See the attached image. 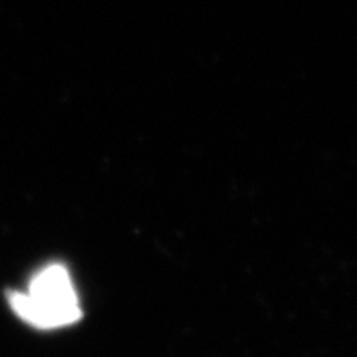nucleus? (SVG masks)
<instances>
[{"label":"nucleus","instance_id":"obj_1","mask_svg":"<svg viewBox=\"0 0 357 357\" xmlns=\"http://www.w3.org/2000/svg\"><path fill=\"white\" fill-rule=\"evenodd\" d=\"M10 305L20 319L40 330L62 328L82 317L77 290L62 264L38 270L28 290L11 294Z\"/></svg>","mask_w":357,"mask_h":357}]
</instances>
